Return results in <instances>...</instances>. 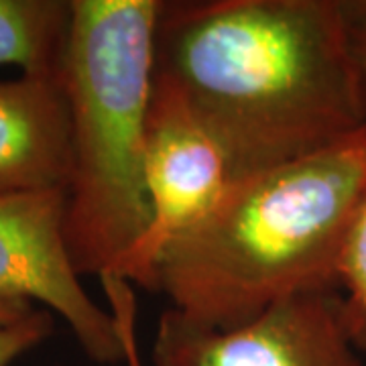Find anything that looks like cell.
<instances>
[{
    "mask_svg": "<svg viewBox=\"0 0 366 366\" xmlns=\"http://www.w3.org/2000/svg\"><path fill=\"white\" fill-rule=\"evenodd\" d=\"M155 81L216 137L232 179L365 129L344 0L161 2Z\"/></svg>",
    "mask_w": 366,
    "mask_h": 366,
    "instance_id": "cell-1",
    "label": "cell"
},
{
    "mask_svg": "<svg viewBox=\"0 0 366 366\" xmlns=\"http://www.w3.org/2000/svg\"><path fill=\"white\" fill-rule=\"evenodd\" d=\"M366 192V127L340 143L228 185L159 259L151 291L197 326L232 330L279 301L338 293V267Z\"/></svg>",
    "mask_w": 366,
    "mask_h": 366,
    "instance_id": "cell-2",
    "label": "cell"
},
{
    "mask_svg": "<svg viewBox=\"0 0 366 366\" xmlns=\"http://www.w3.org/2000/svg\"><path fill=\"white\" fill-rule=\"evenodd\" d=\"M159 11V0H71L64 232L79 277L114 273L149 226L144 151Z\"/></svg>",
    "mask_w": 366,
    "mask_h": 366,
    "instance_id": "cell-3",
    "label": "cell"
},
{
    "mask_svg": "<svg viewBox=\"0 0 366 366\" xmlns=\"http://www.w3.org/2000/svg\"><path fill=\"white\" fill-rule=\"evenodd\" d=\"M234 182L216 137L182 98L153 81L147 120L144 185L149 226L114 273L132 287L151 289L163 250L197 224Z\"/></svg>",
    "mask_w": 366,
    "mask_h": 366,
    "instance_id": "cell-4",
    "label": "cell"
},
{
    "mask_svg": "<svg viewBox=\"0 0 366 366\" xmlns=\"http://www.w3.org/2000/svg\"><path fill=\"white\" fill-rule=\"evenodd\" d=\"M153 366H362L340 317V295L303 293L232 330L197 326L165 310Z\"/></svg>",
    "mask_w": 366,
    "mask_h": 366,
    "instance_id": "cell-5",
    "label": "cell"
},
{
    "mask_svg": "<svg viewBox=\"0 0 366 366\" xmlns=\"http://www.w3.org/2000/svg\"><path fill=\"white\" fill-rule=\"evenodd\" d=\"M66 192L0 196V293L57 314L88 358L124 365L112 314L84 289L66 244Z\"/></svg>",
    "mask_w": 366,
    "mask_h": 366,
    "instance_id": "cell-6",
    "label": "cell"
},
{
    "mask_svg": "<svg viewBox=\"0 0 366 366\" xmlns=\"http://www.w3.org/2000/svg\"><path fill=\"white\" fill-rule=\"evenodd\" d=\"M71 127L61 81H0V196L67 192Z\"/></svg>",
    "mask_w": 366,
    "mask_h": 366,
    "instance_id": "cell-7",
    "label": "cell"
},
{
    "mask_svg": "<svg viewBox=\"0 0 366 366\" xmlns=\"http://www.w3.org/2000/svg\"><path fill=\"white\" fill-rule=\"evenodd\" d=\"M69 29L71 0H0V66L61 81Z\"/></svg>",
    "mask_w": 366,
    "mask_h": 366,
    "instance_id": "cell-8",
    "label": "cell"
},
{
    "mask_svg": "<svg viewBox=\"0 0 366 366\" xmlns=\"http://www.w3.org/2000/svg\"><path fill=\"white\" fill-rule=\"evenodd\" d=\"M338 295L344 332L358 352H366V192L342 247Z\"/></svg>",
    "mask_w": 366,
    "mask_h": 366,
    "instance_id": "cell-9",
    "label": "cell"
},
{
    "mask_svg": "<svg viewBox=\"0 0 366 366\" xmlns=\"http://www.w3.org/2000/svg\"><path fill=\"white\" fill-rule=\"evenodd\" d=\"M100 283L104 289L108 312L114 317L118 336L124 348V365L143 366L139 340H137V297L134 287L118 274H102Z\"/></svg>",
    "mask_w": 366,
    "mask_h": 366,
    "instance_id": "cell-10",
    "label": "cell"
},
{
    "mask_svg": "<svg viewBox=\"0 0 366 366\" xmlns=\"http://www.w3.org/2000/svg\"><path fill=\"white\" fill-rule=\"evenodd\" d=\"M51 332L53 314L47 310H37L23 322L0 330V366L13 365L16 358L47 340Z\"/></svg>",
    "mask_w": 366,
    "mask_h": 366,
    "instance_id": "cell-11",
    "label": "cell"
},
{
    "mask_svg": "<svg viewBox=\"0 0 366 366\" xmlns=\"http://www.w3.org/2000/svg\"><path fill=\"white\" fill-rule=\"evenodd\" d=\"M348 25L352 35L354 59L358 69V81L362 92V106H365V127H366V0H344Z\"/></svg>",
    "mask_w": 366,
    "mask_h": 366,
    "instance_id": "cell-12",
    "label": "cell"
},
{
    "mask_svg": "<svg viewBox=\"0 0 366 366\" xmlns=\"http://www.w3.org/2000/svg\"><path fill=\"white\" fill-rule=\"evenodd\" d=\"M39 307H35L31 301L11 297V295H2L0 293V330L11 327L19 322L26 320L29 315H33Z\"/></svg>",
    "mask_w": 366,
    "mask_h": 366,
    "instance_id": "cell-13",
    "label": "cell"
}]
</instances>
